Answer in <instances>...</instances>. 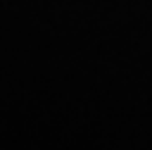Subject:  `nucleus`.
I'll return each mask as SVG.
<instances>
[]
</instances>
